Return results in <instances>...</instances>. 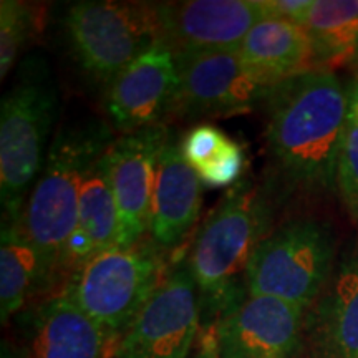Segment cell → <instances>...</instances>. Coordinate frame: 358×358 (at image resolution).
I'll return each mask as SVG.
<instances>
[{
	"label": "cell",
	"mask_w": 358,
	"mask_h": 358,
	"mask_svg": "<svg viewBox=\"0 0 358 358\" xmlns=\"http://www.w3.org/2000/svg\"><path fill=\"white\" fill-rule=\"evenodd\" d=\"M53 290L34 244L19 221H2L0 234V319L6 325L35 299Z\"/></svg>",
	"instance_id": "cell-19"
},
{
	"label": "cell",
	"mask_w": 358,
	"mask_h": 358,
	"mask_svg": "<svg viewBox=\"0 0 358 358\" xmlns=\"http://www.w3.org/2000/svg\"><path fill=\"white\" fill-rule=\"evenodd\" d=\"M348 98H350L353 103H357V105H358V78L352 83V87L348 88Z\"/></svg>",
	"instance_id": "cell-27"
},
{
	"label": "cell",
	"mask_w": 358,
	"mask_h": 358,
	"mask_svg": "<svg viewBox=\"0 0 358 358\" xmlns=\"http://www.w3.org/2000/svg\"><path fill=\"white\" fill-rule=\"evenodd\" d=\"M64 32L83 73L106 88L158 42L155 3L80 0L65 10Z\"/></svg>",
	"instance_id": "cell-7"
},
{
	"label": "cell",
	"mask_w": 358,
	"mask_h": 358,
	"mask_svg": "<svg viewBox=\"0 0 358 358\" xmlns=\"http://www.w3.org/2000/svg\"><path fill=\"white\" fill-rule=\"evenodd\" d=\"M194 358H219L214 325H203L199 332V347Z\"/></svg>",
	"instance_id": "cell-25"
},
{
	"label": "cell",
	"mask_w": 358,
	"mask_h": 358,
	"mask_svg": "<svg viewBox=\"0 0 358 358\" xmlns=\"http://www.w3.org/2000/svg\"><path fill=\"white\" fill-rule=\"evenodd\" d=\"M203 186L198 173L182 156L179 140L169 133L161 148L156 168L148 234L166 254L171 250L178 252L198 222Z\"/></svg>",
	"instance_id": "cell-15"
},
{
	"label": "cell",
	"mask_w": 358,
	"mask_h": 358,
	"mask_svg": "<svg viewBox=\"0 0 358 358\" xmlns=\"http://www.w3.org/2000/svg\"><path fill=\"white\" fill-rule=\"evenodd\" d=\"M179 90L176 58L161 42L136 57L105 88L106 116L122 134L164 127Z\"/></svg>",
	"instance_id": "cell-13"
},
{
	"label": "cell",
	"mask_w": 358,
	"mask_h": 358,
	"mask_svg": "<svg viewBox=\"0 0 358 358\" xmlns=\"http://www.w3.org/2000/svg\"><path fill=\"white\" fill-rule=\"evenodd\" d=\"M38 17L34 6L19 0L0 2V78L10 73L32 38Z\"/></svg>",
	"instance_id": "cell-22"
},
{
	"label": "cell",
	"mask_w": 358,
	"mask_h": 358,
	"mask_svg": "<svg viewBox=\"0 0 358 358\" xmlns=\"http://www.w3.org/2000/svg\"><path fill=\"white\" fill-rule=\"evenodd\" d=\"M239 52L245 64L274 87L315 69L306 29L289 20H259L239 45Z\"/></svg>",
	"instance_id": "cell-17"
},
{
	"label": "cell",
	"mask_w": 358,
	"mask_h": 358,
	"mask_svg": "<svg viewBox=\"0 0 358 358\" xmlns=\"http://www.w3.org/2000/svg\"><path fill=\"white\" fill-rule=\"evenodd\" d=\"M262 6L267 17L289 20L303 27L313 0H262Z\"/></svg>",
	"instance_id": "cell-24"
},
{
	"label": "cell",
	"mask_w": 358,
	"mask_h": 358,
	"mask_svg": "<svg viewBox=\"0 0 358 358\" xmlns=\"http://www.w3.org/2000/svg\"><path fill=\"white\" fill-rule=\"evenodd\" d=\"M312 327L322 358H358V248L335 266Z\"/></svg>",
	"instance_id": "cell-16"
},
{
	"label": "cell",
	"mask_w": 358,
	"mask_h": 358,
	"mask_svg": "<svg viewBox=\"0 0 358 358\" xmlns=\"http://www.w3.org/2000/svg\"><path fill=\"white\" fill-rule=\"evenodd\" d=\"M58 116V92L42 57H27L0 103L2 221H19L42 171Z\"/></svg>",
	"instance_id": "cell-4"
},
{
	"label": "cell",
	"mask_w": 358,
	"mask_h": 358,
	"mask_svg": "<svg viewBox=\"0 0 358 358\" xmlns=\"http://www.w3.org/2000/svg\"><path fill=\"white\" fill-rule=\"evenodd\" d=\"M118 209L100 158L88 171L80 191L77 226L64 259V280L90 257L118 245Z\"/></svg>",
	"instance_id": "cell-18"
},
{
	"label": "cell",
	"mask_w": 358,
	"mask_h": 358,
	"mask_svg": "<svg viewBox=\"0 0 358 358\" xmlns=\"http://www.w3.org/2000/svg\"><path fill=\"white\" fill-rule=\"evenodd\" d=\"M335 268L332 227L313 217L282 222L266 234L249 259L245 289L307 308L329 284Z\"/></svg>",
	"instance_id": "cell-6"
},
{
	"label": "cell",
	"mask_w": 358,
	"mask_h": 358,
	"mask_svg": "<svg viewBox=\"0 0 358 358\" xmlns=\"http://www.w3.org/2000/svg\"><path fill=\"white\" fill-rule=\"evenodd\" d=\"M0 358H22L19 347L13 345L10 340H3L0 345Z\"/></svg>",
	"instance_id": "cell-26"
},
{
	"label": "cell",
	"mask_w": 358,
	"mask_h": 358,
	"mask_svg": "<svg viewBox=\"0 0 358 358\" xmlns=\"http://www.w3.org/2000/svg\"><path fill=\"white\" fill-rule=\"evenodd\" d=\"M347 113L348 90L330 70L303 71L271 90L266 143L285 186L303 192L335 189Z\"/></svg>",
	"instance_id": "cell-1"
},
{
	"label": "cell",
	"mask_w": 358,
	"mask_h": 358,
	"mask_svg": "<svg viewBox=\"0 0 358 358\" xmlns=\"http://www.w3.org/2000/svg\"><path fill=\"white\" fill-rule=\"evenodd\" d=\"M179 146L206 186H234L243 176L245 168L243 145L211 123L192 127L179 140Z\"/></svg>",
	"instance_id": "cell-21"
},
{
	"label": "cell",
	"mask_w": 358,
	"mask_h": 358,
	"mask_svg": "<svg viewBox=\"0 0 358 358\" xmlns=\"http://www.w3.org/2000/svg\"><path fill=\"white\" fill-rule=\"evenodd\" d=\"M158 42L174 57L239 48L266 19L262 0H181L155 3Z\"/></svg>",
	"instance_id": "cell-11"
},
{
	"label": "cell",
	"mask_w": 358,
	"mask_h": 358,
	"mask_svg": "<svg viewBox=\"0 0 358 358\" xmlns=\"http://www.w3.org/2000/svg\"><path fill=\"white\" fill-rule=\"evenodd\" d=\"M113 140L111 128L98 120L58 127L22 211L19 222L37 250L53 292L57 284H64V259L77 226L85 178Z\"/></svg>",
	"instance_id": "cell-2"
},
{
	"label": "cell",
	"mask_w": 358,
	"mask_h": 358,
	"mask_svg": "<svg viewBox=\"0 0 358 358\" xmlns=\"http://www.w3.org/2000/svg\"><path fill=\"white\" fill-rule=\"evenodd\" d=\"M268 231L267 192L250 181L232 186L198 227L187 266L198 287L206 325L216 324L231 303L248 294L239 279L243 275L245 282L249 259Z\"/></svg>",
	"instance_id": "cell-3"
},
{
	"label": "cell",
	"mask_w": 358,
	"mask_h": 358,
	"mask_svg": "<svg viewBox=\"0 0 358 358\" xmlns=\"http://www.w3.org/2000/svg\"><path fill=\"white\" fill-rule=\"evenodd\" d=\"M168 254L150 237L103 250L66 275L60 292L118 345L169 271Z\"/></svg>",
	"instance_id": "cell-5"
},
{
	"label": "cell",
	"mask_w": 358,
	"mask_h": 358,
	"mask_svg": "<svg viewBox=\"0 0 358 358\" xmlns=\"http://www.w3.org/2000/svg\"><path fill=\"white\" fill-rule=\"evenodd\" d=\"M303 29L310 40L315 69L332 71L358 58L357 0H313Z\"/></svg>",
	"instance_id": "cell-20"
},
{
	"label": "cell",
	"mask_w": 358,
	"mask_h": 358,
	"mask_svg": "<svg viewBox=\"0 0 358 358\" xmlns=\"http://www.w3.org/2000/svg\"><path fill=\"white\" fill-rule=\"evenodd\" d=\"M306 308L268 295L245 294L219 317V358H292L301 345Z\"/></svg>",
	"instance_id": "cell-12"
},
{
	"label": "cell",
	"mask_w": 358,
	"mask_h": 358,
	"mask_svg": "<svg viewBox=\"0 0 358 358\" xmlns=\"http://www.w3.org/2000/svg\"><path fill=\"white\" fill-rule=\"evenodd\" d=\"M335 189L347 213L358 222V105L350 98L335 168Z\"/></svg>",
	"instance_id": "cell-23"
},
{
	"label": "cell",
	"mask_w": 358,
	"mask_h": 358,
	"mask_svg": "<svg viewBox=\"0 0 358 358\" xmlns=\"http://www.w3.org/2000/svg\"><path fill=\"white\" fill-rule=\"evenodd\" d=\"M201 330V302L187 259L166 277L120 338L113 358H187Z\"/></svg>",
	"instance_id": "cell-8"
},
{
	"label": "cell",
	"mask_w": 358,
	"mask_h": 358,
	"mask_svg": "<svg viewBox=\"0 0 358 358\" xmlns=\"http://www.w3.org/2000/svg\"><path fill=\"white\" fill-rule=\"evenodd\" d=\"M169 134L166 127H151L120 134L101 156L118 209V245L129 248L150 234L151 201L158 158Z\"/></svg>",
	"instance_id": "cell-10"
},
{
	"label": "cell",
	"mask_w": 358,
	"mask_h": 358,
	"mask_svg": "<svg viewBox=\"0 0 358 358\" xmlns=\"http://www.w3.org/2000/svg\"><path fill=\"white\" fill-rule=\"evenodd\" d=\"M22 358H111L113 342L60 290L19 313Z\"/></svg>",
	"instance_id": "cell-14"
},
{
	"label": "cell",
	"mask_w": 358,
	"mask_h": 358,
	"mask_svg": "<svg viewBox=\"0 0 358 358\" xmlns=\"http://www.w3.org/2000/svg\"><path fill=\"white\" fill-rule=\"evenodd\" d=\"M176 58L179 90L173 116L187 120L248 113L274 88L245 64L239 48Z\"/></svg>",
	"instance_id": "cell-9"
}]
</instances>
